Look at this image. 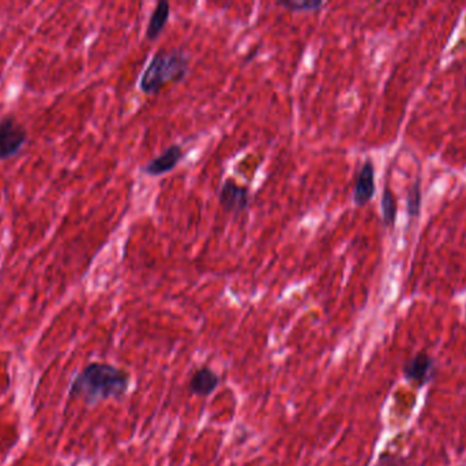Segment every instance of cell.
Segmentation results:
<instances>
[{
    "mask_svg": "<svg viewBox=\"0 0 466 466\" xmlns=\"http://www.w3.org/2000/svg\"><path fill=\"white\" fill-rule=\"evenodd\" d=\"M130 376L126 371L108 364H90L72 384V395L82 396L88 404L108 398H120L128 389Z\"/></svg>",
    "mask_w": 466,
    "mask_h": 466,
    "instance_id": "cell-1",
    "label": "cell"
},
{
    "mask_svg": "<svg viewBox=\"0 0 466 466\" xmlns=\"http://www.w3.org/2000/svg\"><path fill=\"white\" fill-rule=\"evenodd\" d=\"M431 365H432V360L430 357L424 353H419L405 365L404 372L408 379L419 383H424L430 372Z\"/></svg>",
    "mask_w": 466,
    "mask_h": 466,
    "instance_id": "cell-9",
    "label": "cell"
},
{
    "mask_svg": "<svg viewBox=\"0 0 466 466\" xmlns=\"http://www.w3.org/2000/svg\"><path fill=\"white\" fill-rule=\"evenodd\" d=\"M169 17H171V4L166 0L159 1L150 16L146 28V38L149 41H154L160 38L162 30L165 29L169 21Z\"/></svg>",
    "mask_w": 466,
    "mask_h": 466,
    "instance_id": "cell-7",
    "label": "cell"
},
{
    "mask_svg": "<svg viewBox=\"0 0 466 466\" xmlns=\"http://www.w3.org/2000/svg\"><path fill=\"white\" fill-rule=\"evenodd\" d=\"M420 206H421V192H420L419 184H416L411 189L409 194H408V212H409V215L416 216L420 211Z\"/></svg>",
    "mask_w": 466,
    "mask_h": 466,
    "instance_id": "cell-12",
    "label": "cell"
},
{
    "mask_svg": "<svg viewBox=\"0 0 466 466\" xmlns=\"http://www.w3.org/2000/svg\"><path fill=\"white\" fill-rule=\"evenodd\" d=\"M188 60L190 57L181 50L156 52L141 75L140 88L142 94H159L164 87L183 81L190 72Z\"/></svg>",
    "mask_w": 466,
    "mask_h": 466,
    "instance_id": "cell-2",
    "label": "cell"
},
{
    "mask_svg": "<svg viewBox=\"0 0 466 466\" xmlns=\"http://www.w3.org/2000/svg\"><path fill=\"white\" fill-rule=\"evenodd\" d=\"M375 194V167L371 160H367L355 179L353 203L358 206H367Z\"/></svg>",
    "mask_w": 466,
    "mask_h": 466,
    "instance_id": "cell-6",
    "label": "cell"
},
{
    "mask_svg": "<svg viewBox=\"0 0 466 466\" xmlns=\"http://www.w3.org/2000/svg\"><path fill=\"white\" fill-rule=\"evenodd\" d=\"M28 141V131L14 116L0 121V160L16 156Z\"/></svg>",
    "mask_w": 466,
    "mask_h": 466,
    "instance_id": "cell-3",
    "label": "cell"
},
{
    "mask_svg": "<svg viewBox=\"0 0 466 466\" xmlns=\"http://www.w3.org/2000/svg\"><path fill=\"white\" fill-rule=\"evenodd\" d=\"M382 216H383V223L386 226L394 224L397 218V201L394 194L389 187L385 189L382 196Z\"/></svg>",
    "mask_w": 466,
    "mask_h": 466,
    "instance_id": "cell-10",
    "label": "cell"
},
{
    "mask_svg": "<svg viewBox=\"0 0 466 466\" xmlns=\"http://www.w3.org/2000/svg\"><path fill=\"white\" fill-rule=\"evenodd\" d=\"M184 156L186 153L183 148L178 144H172L171 147L164 150L161 155L147 162L146 166L142 167V171L149 177H161L164 174H168L178 167Z\"/></svg>",
    "mask_w": 466,
    "mask_h": 466,
    "instance_id": "cell-5",
    "label": "cell"
},
{
    "mask_svg": "<svg viewBox=\"0 0 466 466\" xmlns=\"http://www.w3.org/2000/svg\"><path fill=\"white\" fill-rule=\"evenodd\" d=\"M218 203L225 212L239 215L250 206V190L232 179H227L218 192Z\"/></svg>",
    "mask_w": 466,
    "mask_h": 466,
    "instance_id": "cell-4",
    "label": "cell"
},
{
    "mask_svg": "<svg viewBox=\"0 0 466 466\" xmlns=\"http://www.w3.org/2000/svg\"><path fill=\"white\" fill-rule=\"evenodd\" d=\"M218 383L220 379L213 371H210L209 368H202L194 373L190 383V390L199 396H206L215 392Z\"/></svg>",
    "mask_w": 466,
    "mask_h": 466,
    "instance_id": "cell-8",
    "label": "cell"
},
{
    "mask_svg": "<svg viewBox=\"0 0 466 466\" xmlns=\"http://www.w3.org/2000/svg\"><path fill=\"white\" fill-rule=\"evenodd\" d=\"M277 6L288 9L290 11H319L323 7L322 1L311 0V1H278Z\"/></svg>",
    "mask_w": 466,
    "mask_h": 466,
    "instance_id": "cell-11",
    "label": "cell"
}]
</instances>
